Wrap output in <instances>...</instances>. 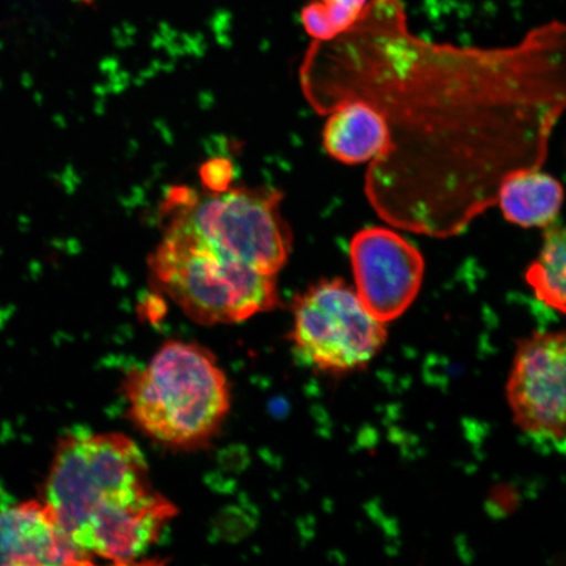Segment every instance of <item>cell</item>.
<instances>
[{
    "label": "cell",
    "instance_id": "10",
    "mask_svg": "<svg viewBox=\"0 0 566 566\" xmlns=\"http://www.w3.org/2000/svg\"><path fill=\"white\" fill-rule=\"evenodd\" d=\"M323 146L344 165H363L378 158L387 145L385 119L363 101L338 103L327 115Z\"/></svg>",
    "mask_w": 566,
    "mask_h": 566
},
{
    "label": "cell",
    "instance_id": "8",
    "mask_svg": "<svg viewBox=\"0 0 566 566\" xmlns=\"http://www.w3.org/2000/svg\"><path fill=\"white\" fill-rule=\"evenodd\" d=\"M349 256L356 293L384 323L407 313L419 296L424 260L419 248L387 228H367L353 237Z\"/></svg>",
    "mask_w": 566,
    "mask_h": 566
},
{
    "label": "cell",
    "instance_id": "11",
    "mask_svg": "<svg viewBox=\"0 0 566 566\" xmlns=\"http://www.w3.org/2000/svg\"><path fill=\"white\" fill-rule=\"evenodd\" d=\"M564 190L560 181L541 168L509 175L499 189L497 202L507 222L521 228H548L560 214Z\"/></svg>",
    "mask_w": 566,
    "mask_h": 566
},
{
    "label": "cell",
    "instance_id": "5",
    "mask_svg": "<svg viewBox=\"0 0 566 566\" xmlns=\"http://www.w3.org/2000/svg\"><path fill=\"white\" fill-rule=\"evenodd\" d=\"M283 193L274 188H230L200 196L169 188L161 212L186 226L212 250L265 274L277 275L293 251V231L283 218Z\"/></svg>",
    "mask_w": 566,
    "mask_h": 566
},
{
    "label": "cell",
    "instance_id": "1",
    "mask_svg": "<svg viewBox=\"0 0 566 566\" xmlns=\"http://www.w3.org/2000/svg\"><path fill=\"white\" fill-rule=\"evenodd\" d=\"M300 76L321 115L363 101L385 119L387 145L366 172L375 212L450 238L494 207L509 175L546 163L566 103L565 27L511 46L437 44L409 30L401 0H370L350 30L313 41Z\"/></svg>",
    "mask_w": 566,
    "mask_h": 566
},
{
    "label": "cell",
    "instance_id": "9",
    "mask_svg": "<svg viewBox=\"0 0 566 566\" xmlns=\"http://www.w3.org/2000/svg\"><path fill=\"white\" fill-rule=\"evenodd\" d=\"M94 562L63 533L42 500L0 504V565L74 566Z\"/></svg>",
    "mask_w": 566,
    "mask_h": 566
},
{
    "label": "cell",
    "instance_id": "14",
    "mask_svg": "<svg viewBox=\"0 0 566 566\" xmlns=\"http://www.w3.org/2000/svg\"><path fill=\"white\" fill-rule=\"evenodd\" d=\"M233 175H235V168L228 158H212L200 167L202 187L210 193H223L229 190Z\"/></svg>",
    "mask_w": 566,
    "mask_h": 566
},
{
    "label": "cell",
    "instance_id": "13",
    "mask_svg": "<svg viewBox=\"0 0 566 566\" xmlns=\"http://www.w3.org/2000/svg\"><path fill=\"white\" fill-rule=\"evenodd\" d=\"M370 0H313L304 7L301 20L313 41H329L350 30Z\"/></svg>",
    "mask_w": 566,
    "mask_h": 566
},
{
    "label": "cell",
    "instance_id": "6",
    "mask_svg": "<svg viewBox=\"0 0 566 566\" xmlns=\"http://www.w3.org/2000/svg\"><path fill=\"white\" fill-rule=\"evenodd\" d=\"M293 317L296 356L322 373L363 370L387 343L386 323L343 280H324L296 295Z\"/></svg>",
    "mask_w": 566,
    "mask_h": 566
},
{
    "label": "cell",
    "instance_id": "2",
    "mask_svg": "<svg viewBox=\"0 0 566 566\" xmlns=\"http://www.w3.org/2000/svg\"><path fill=\"white\" fill-rule=\"evenodd\" d=\"M41 500L77 549L116 565L137 564L177 515L139 446L115 431L63 437Z\"/></svg>",
    "mask_w": 566,
    "mask_h": 566
},
{
    "label": "cell",
    "instance_id": "7",
    "mask_svg": "<svg viewBox=\"0 0 566 566\" xmlns=\"http://www.w3.org/2000/svg\"><path fill=\"white\" fill-rule=\"evenodd\" d=\"M564 332H543L523 339L506 385L513 419L536 441L565 444Z\"/></svg>",
    "mask_w": 566,
    "mask_h": 566
},
{
    "label": "cell",
    "instance_id": "15",
    "mask_svg": "<svg viewBox=\"0 0 566 566\" xmlns=\"http://www.w3.org/2000/svg\"><path fill=\"white\" fill-rule=\"evenodd\" d=\"M75 2H81V3H84V4H91V3H94L95 0H75Z\"/></svg>",
    "mask_w": 566,
    "mask_h": 566
},
{
    "label": "cell",
    "instance_id": "3",
    "mask_svg": "<svg viewBox=\"0 0 566 566\" xmlns=\"http://www.w3.org/2000/svg\"><path fill=\"white\" fill-rule=\"evenodd\" d=\"M127 413L153 441L177 450L208 444L231 410V386L205 346L169 339L124 381Z\"/></svg>",
    "mask_w": 566,
    "mask_h": 566
},
{
    "label": "cell",
    "instance_id": "12",
    "mask_svg": "<svg viewBox=\"0 0 566 566\" xmlns=\"http://www.w3.org/2000/svg\"><path fill=\"white\" fill-rule=\"evenodd\" d=\"M544 232L539 256L526 272L527 285L546 306L565 314L566 298V250L565 231L562 224L552 223Z\"/></svg>",
    "mask_w": 566,
    "mask_h": 566
},
{
    "label": "cell",
    "instance_id": "16",
    "mask_svg": "<svg viewBox=\"0 0 566 566\" xmlns=\"http://www.w3.org/2000/svg\"><path fill=\"white\" fill-rule=\"evenodd\" d=\"M0 504H2V501H0Z\"/></svg>",
    "mask_w": 566,
    "mask_h": 566
},
{
    "label": "cell",
    "instance_id": "4",
    "mask_svg": "<svg viewBox=\"0 0 566 566\" xmlns=\"http://www.w3.org/2000/svg\"><path fill=\"white\" fill-rule=\"evenodd\" d=\"M150 258L153 286L202 325L238 324L277 307V275L219 253L175 219Z\"/></svg>",
    "mask_w": 566,
    "mask_h": 566
}]
</instances>
